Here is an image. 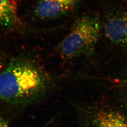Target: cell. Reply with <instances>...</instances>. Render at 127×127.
<instances>
[{
    "label": "cell",
    "mask_w": 127,
    "mask_h": 127,
    "mask_svg": "<svg viewBox=\"0 0 127 127\" xmlns=\"http://www.w3.org/2000/svg\"><path fill=\"white\" fill-rule=\"evenodd\" d=\"M126 0V1H127V0Z\"/></svg>",
    "instance_id": "cell-9"
},
{
    "label": "cell",
    "mask_w": 127,
    "mask_h": 127,
    "mask_svg": "<svg viewBox=\"0 0 127 127\" xmlns=\"http://www.w3.org/2000/svg\"><path fill=\"white\" fill-rule=\"evenodd\" d=\"M47 87V81L40 70L23 60L13 59L0 74V98L11 105L32 102Z\"/></svg>",
    "instance_id": "cell-1"
},
{
    "label": "cell",
    "mask_w": 127,
    "mask_h": 127,
    "mask_svg": "<svg viewBox=\"0 0 127 127\" xmlns=\"http://www.w3.org/2000/svg\"><path fill=\"white\" fill-rule=\"evenodd\" d=\"M106 36L112 42L127 47V14H119L107 21L104 27Z\"/></svg>",
    "instance_id": "cell-4"
},
{
    "label": "cell",
    "mask_w": 127,
    "mask_h": 127,
    "mask_svg": "<svg viewBox=\"0 0 127 127\" xmlns=\"http://www.w3.org/2000/svg\"><path fill=\"white\" fill-rule=\"evenodd\" d=\"M0 127H8L7 121L1 116H0Z\"/></svg>",
    "instance_id": "cell-7"
},
{
    "label": "cell",
    "mask_w": 127,
    "mask_h": 127,
    "mask_svg": "<svg viewBox=\"0 0 127 127\" xmlns=\"http://www.w3.org/2000/svg\"><path fill=\"white\" fill-rule=\"evenodd\" d=\"M91 127H127V119L118 112L101 110L95 116Z\"/></svg>",
    "instance_id": "cell-5"
},
{
    "label": "cell",
    "mask_w": 127,
    "mask_h": 127,
    "mask_svg": "<svg viewBox=\"0 0 127 127\" xmlns=\"http://www.w3.org/2000/svg\"><path fill=\"white\" fill-rule=\"evenodd\" d=\"M19 23V19L9 0H0V24L12 27Z\"/></svg>",
    "instance_id": "cell-6"
},
{
    "label": "cell",
    "mask_w": 127,
    "mask_h": 127,
    "mask_svg": "<svg viewBox=\"0 0 127 127\" xmlns=\"http://www.w3.org/2000/svg\"><path fill=\"white\" fill-rule=\"evenodd\" d=\"M81 0H40L35 7L34 13L40 19H54L72 10Z\"/></svg>",
    "instance_id": "cell-3"
},
{
    "label": "cell",
    "mask_w": 127,
    "mask_h": 127,
    "mask_svg": "<svg viewBox=\"0 0 127 127\" xmlns=\"http://www.w3.org/2000/svg\"><path fill=\"white\" fill-rule=\"evenodd\" d=\"M2 59L1 55L0 54V68L1 67V66H2Z\"/></svg>",
    "instance_id": "cell-8"
},
{
    "label": "cell",
    "mask_w": 127,
    "mask_h": 127,
    "mask_svg": "<svg viewBox=\"0 0 127 127\" xmlns=\"http://www.w3.org/2000/svg\"><path fill=\"white\" fill-rule=\"evenodd\" d=\"M100 30V23L97 17L92 16L81 17L58 46V52L65 59L92 54L98 40Z\"/></svg>",
    "instance_id": "cell-2"
}]
</instances>
